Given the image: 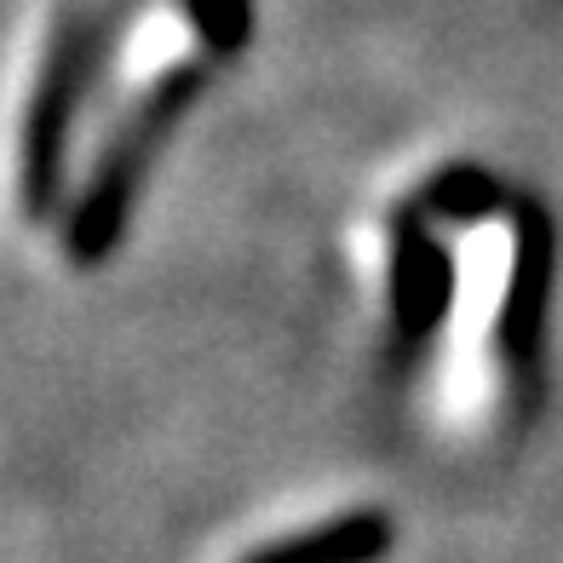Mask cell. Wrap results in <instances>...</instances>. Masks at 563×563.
<instances>
[{
    "instance_id": "cell-1",
    "label": "cell",
    "mask_w": 563,
    "mask_h": 563,
    "mask_svg": "<svg viewBox=\"0 0 563 563\" xmlns=\"http://www.w3.org/2000/svg\"><path fill=\"white\" fill-rule=\"evenodd\" d=\"M208 75H213V58H173L156 81L133 98V110L115 121V133L104 139L81 196H75V208L64 219V253H69L75 271H98L115 253V242L126 236L133 208L150 185V167H156L162 144L178 133L185 110L201 98Z\"/></svg>"
},
{
    "instance_id": "cell-2",
    "label": "cell",
    "mask_w": 563,
    "mask_h": 563,
    "mask_svg": "<svg viewBox=\"0 0 563 563\" xmlns=\"http://www.w3.org/2000/svg\"><path fill=\"white\" fill-rule=\"evenodd\" d=\"M98 12L92 7H64L46 30L41 64H35V92L23 104L18 126V208L30 224L58 213L64 196V162H69V133L81 115L87 81L98 69Z\"/></svg>"
},
{
    "instance_id": "cell-3",
    "label": "cell",
    "mask_w": 563,
    "mask_h": 563,
    "mask_svg": "<svg viewBox=\"0 0 563 563\" xmlns=\"http://www.w3.org/2000/svg\"><path fill=\"white\" fill-rule=\"evenodd\" d=\"M547 311H552V219L541 201L511 208V260L495 311V356L518 415H534L547 379Z\"/></svg>"
},
{
    "instance_id": "cell-4",
    "label": "cell",
    "mask_w": 563,
    "mask_h": 563,
    "mask_svg": "<svg viewBox=\"0 0 563 563\" xmlns=\"http://www.w3.org/2000/svg\"><path fill=\"white\" fill-rule=\"evenodd\" d=\"M386 299H391V345L420 356L454 305V260L431 236V219L402 201L386 230Z\"/></svg>"
},
{
    "instance_id": "cell-5",
    "label": "cell",
    "mask_w": 563,
    "mask_h": 563,
    "mask_svg": "<svg viewBox=\"0 0 563 563\" xmlns=\"http://www.w3.org/2000/svg\"><path fill=\"white\" fill-rule=\"evenodd\" d=\"M397 547V523L379 506H351L322 523H305L294 534L247 547L236 563H386Z\"/></svg>"
},
{
    "instance_id": "cell-6",
    "label": "cell",
    "mask_w": 563,
    "mask_h": 563,
    "mask_svg": "<svg viewBox=\"0 0 563 563\" xmlns=\"http://www.w3.org/2000/svg\"><path fill=\"white\" fill-rule=\"evenodd\" d=\"M506 201V185L477 162H449L408 196V208L426 219H489Z\"/></svg>"
},
{
    "instance_id": "cell-7",
    "label": "cell",
    "mask_w": 563,
    "mask_h": 563,
    "mask_svg": "<svg viewBox=\"0 0 563 563\" xmlns=\"http://www.w3.org/2000/svg\"><path fill=\"white\" fill-rule=\"evenodd\" d=\"M185 12H190V30L201 41V58H236L247 53V41H253V0H185Z\"/></svg>"
}]
</instances>
